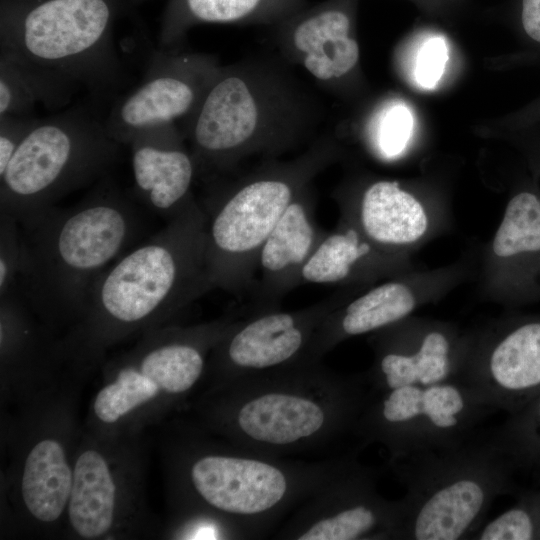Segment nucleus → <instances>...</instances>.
Returning <instances> with one entry per match:
<instances>
[{"label": "nucleus", "instance_id": "f8f14e48", "mask_svg": "<svg viewBox=\"0 0 540 540\" xmlns=\"http://www.w3.org/2000/svg\"><path fill=\"white\" fill-rule=\"evenodd\" d=\"M376 471L355 458L305 500L276 534L285 540H399V499L377 490Z\"/></svg>", "mask_w": 540, "mask_h": 540}, {"label": "nucleus", "instance_id": "f3484780", "mask_svg": "<svg viewBox=\"0 0 540 540\" xmlns=\"http://www.w3.org/2000/svg\"><path fill=\"white\" fill-rule=\"evenodd\" d=\"M481 261L480 289L489 301L515 308L540 300V193L534 187L509 199Z\"/></svg>", "mask_w": 540, "mask_h": 540}, {"label": "nucleus", "instance_id": "f704fd0d", "mask_svg": "<svg viewBox=\"0 0 540 540\" xmlns=\"http://www.w3.org/2000/svg\"><path fill=\"white\" fill-rule=\"evenodd\" d=\"M129 2L131 3H139V2H142V1H145V0H128Z\"/></svg>", "mask_w": 540, "mask_h": 540}, {"label": "nucleus", "instance_id": "423d86ee", "mask_svg": "<svg viewBox=\"0 0 540 540\" xmlns=\"http://www.w3.org/2000/svg\"><path fill=\"white\" fill-rule=\"evenodd\" d=\"M405 488L399 540L471 539L493 502L514 494L516 470L494 434L486 440L388 461Z\"/></svg>", "mask_w": 540, "mask_h": 540}, {"label": "nucleus", "instance_id": "4be33fe9", "mask_svg": "<svg viewBox=\"0 0 540 540\" xmlns=\"http://www.w3.org/2000/svg\"><path fill=\"white\" fill-rule=\"evenodd\" d=\"M414 269L411 255L385 250L339 218L305 264L303 283L366 289Z\"/></svg>", "mask_w": 540, "mask_h": 540}, {"label": "nucleus", "instance_id": "b1692460", "mask_svg": "<svg viewBox=\"0 0 540 540\" xmlns=\"http://www.w3.org/2000/svg\"><path fill=\"white\" fill-rule=\"evenodd\" d=\"M68 502L70 522L85 538H98L109 531L114 520L116 487L105 458L96 450L78 457Z\"/></svg>", "mask_w": 540, "mask_h": 540}, {"label": "nucleus", "instance_id": "39448f33", "mask_svg": "<svg viewBox=\"0 0 540 540\" xmlns=\"http://www.w3.org/2000/svg\"><path fill=\"white\" fill-rule=\"evenodd\" d=\"M322 134L294 158L265 159L236 179L211 180L203 203L205 258L213 288L239 294L254 286L260 250L290 203L338 157Z\"/></svg>", "mask_w": 540, "mask_h": 540}, {"label": "nucleus", "instance_id": "9b49d317", "mask_svg": "<svg viewBox=\"0 0 540 540\" xmlns=\"http://www.w3.org/2000/svg\"><path fill=\"white\" fill-rule=\"evenodd\" d=\"M468 335L454 381L478 401L509 415L540 393V314L503 317Z\"/></svg>", "mask_w": 540, "mask_h": 540}, {"label": "nucleus", "instance_id": "20e7f679", "mask_svg": "<svg viewBox=\"0 0 540 540\" xmlns=\"http://www.w3.org/2000/svg\"><path fill=\"white\" fill-rule=\"evenodd\" d=\"M205 222L195 200L100 275L84 314L94 337H115L174 314L214 289L206 266Z\"/></svg>", "mask_w": 540, "mask_h": 540}, {"label": "nucleus", "instance_id": "a211bd4d", "mask_svg": "<svg viewBox=\"0 0 540 540\" xmlns=\"http://www.w3.org/2000/svg\"><path fill=\"white\" fill-rule=\"evenodd\" d=\"M340 219L377 246L412 255L447 227L448 213L432 209L399 182L376 179L334 191Z\"/></svg>", "mask_w": 540, "mask_h": 540}, {"label": "nucleus", "instance_id": "2eb2a0df", "mask_svg": "<svg viewBox=\"0 0 540 540\" xmlns=\"http://www.w3.org/2000/svg\"><path fill=\"white\" fill-rule=\"evenodd\" d=\"M468 330L414 314L369 335V393L454 381L468 348Z\"/></svg>", "mask_w": 540, "mask_h": 540}, {"label": "nucleus", "instance_id": "6e6552de", "mask_svg": "<svg viewBox=\"0 0 540 540\" xmlns=\"http://www.w3.org/2000/svg\"><path fill=\"white\" fill-rule=\"evenodd\" d=\"M125 0H1L0 54L98 91L119 71L112 30Z\"/></svg>", "mask_w": 540, "mask_h": 540}, {"label": "nucleus", "instance_id": "c85d7f7f", "mask_svg": "<svg viewBox=\"0 0 540 540\" xmlns=\"http://www.w3.org/2000/svg\"><path fill=\"white\" fill-rule=\"evenodd\" d=\"M476 540H539L540 498L536 491L519 493L517 502L471 537Z\"/></svg>", "mask_w": 540, "mask_h": 540}, {"label": "nucleus", "instance_id": "393cba45", "mask_svg": "<svg viewBox=\"0 0 540 540\" xmlns=\"http://www.w3.org/2000/svg\"><path fill=\"white\" fill-rule=\"evenodd\" d=\"M73 476L58 441L38 442L27 455L21 482L23 501L30 514L42 522L57 520L69 502Z\"/></svg>", "mask_w": 540, "mask_h": 540}, {"label": "nucleus", "instance_id": "412c9836", "mask_svg": "<svg viewBox=\"0 0 540 540\" xmlns=\"http://www.w3.org/2000/svg\"><path fill=\"white\" fill-rule=\"evenodd\" d=\"M129 145L135 191L149 209L171 220L196 200L197 167L176 123L142 131Z\"/></svg>", "mask_w": 540, "mask_h": 540}, {"label": "nucleus", "instance_id": "f03ea898", "mask_svg": "<svg viewBox=\"0 0 540 540\" xmlns=\"http://www.w3.org/2000/svg\"><path fill=\"white\" fill-rule=\"evenodd\" d=\"M321 361L222 383L207 416L232 444L255 453L283 458L323 449L353 434L369 389L364 374L338 373Z\"/></svg>", "mask_w": 540, "mask_h": 540}, {"label": "nucleus", "instance_id": "c756f323", "mask_svg": "<svg viewBox=\"0 0 540 540\" xmlns=\"http://www.w3.org/2000/svg\"><path fill=\"white\" fill-rule=\"evenodd\" d=\"M414 127L411 110L402 102L385 104L369 126V143L382 159H395L407 148Z\"/></svg>", "mask_w": 540, "mask_h": 540}, {"label": "nucleus", "instance_id": "9d476101", "mask_svg": "<svg viewBox=\"0 0 540 540\" xmlns=\"http://www.w3.org/2000/svg\"><path fill=\"white\" fill-rule=\"evenodd\" d=\"M496 411L457 381L407 385L370 394L353 435L384 446L389 461L461 443Z\"/></svg>", "mask_w": 540, "mask_h": 540}, {"label": "nucleus", "instance_id": "473e14b6", "mask_svg": "<svg viewBox=\"0 0 540 540\" xmlns=\"http://www.w3.org/2000/svg\"><path fill=\"white\" fill-rule=\"evenodd\" d=\"M36 121L33 116H0V175Z\"/></svg>", "mask_w": 540, "mask_h": 540}, {"label": "nucleus", "instance_id": "cd10ccee", "mask_svg": "<svg viewBox=\"0 0 540 540\" xmlns=\"http://www.w3.org/2000/svg\"><path fill=\"white\" fill-rule=\"evenodd\" d=\"M516 470H540V393L494 432Z\"/></svg>", "mask_w": 540, "mask_h": 540}, {"label": "nucleus", "instance_id": "72a5a7b5", "mask_svg": "<svg viewBox=\"0 0 540 540\" xmlns=\"http://www.w3.org/2000/svg\"><path fill=\"white\" fill-rule=\"evenodd\" d=\"M520 24L528 39L540 45V0H521Z\"/></svg>", "mask_w": 540, "mask_h": 540}, {"label": "nucleus", "instance_id": "0eeeda50", "mask_svg": "<svg viewBox=\"0 0 540 540\" xmlns=\"http://www.w3.org/2000/svg\"><path fill=\"white\" fill-rule=\"evenodd\" d=\"M355 458L349 453L318 461L289 460L232 444L194 454L186 465V482L193 498L229 525L238 539H261Z\"/></svg>", "mask_w": 540, "mask_h": 540}, {"label": "nucleus", "instance_id": "7c9ffc66", "mask_svg": "<svg viewBox=\"0 0 540 540\" xmlns=\"http://www.w3.org/2000/svg\"><path fill=\"white\" fill-rule=\"evenodd\" d=\"M23 255L19 222L11 214L0 211V297L15 291Z\"/></svg>", "mask_w": 540, "mask_h": 540}, {"label": "nucleus", "instance_id": "bb28decb", "mask_svg": "<svg viewBox=\"0 0 540 540\" xmlns=\"http://www.w3.org/2000/svg\"><path fill=\"white\" fill-rule=\"evenodd\" d=\"M161 392L151 377L143 374L135 364H128L118 371L115 381L98 392L94 412L102 422L114 423Z\"/></svg>", "mask_w": 540, "mask_h": 540}, {"label": "nucleus", "instance_id": "2f4dec72", "mask_svg": "<svg viewBox=\"0 0 540 540\" xmlns=\"http://www.w3.org/2000/svg\"><path fill=\"white\" fill-rule=\"evenodd\" d=\"M448 60V46L444 38L433 36L420 46L414 66L416 83L425 89L434 88L441 79Z\"/></svg>", "mask_w": 540, "mask_h": 540}, {"label": "nucleus", "instance_id": "5701e85b", "mask_svg": "<svg viewBox=\"0 0 540 540\" xmlns=\"http://www.w3.org/2000/svg\"><path fill=\"white\" fill-rule=\"evenodd\" d=\"M303 6L304 0H168L160 43L177 48L190 28L203 23L278 24Z\"/></svg>", "mask_w": 540, "mask_h": 540}, {"label": "nucleus", "instance_id": "7ed1b4c3", "mask_svg": "<svg viewBox=\"0 0 540 540\" xmlns=\"http://www.w3.org/2000/svg\"><path fill=\"white\" fill-rule=\"evenodd\" d=\"M19 225L24 255L15 291L49 318L85 314L97 279L140 231L137 211L108 183L72 207H50Z\"/></svg>", "mask_w": 540, "mask_h": 540}, {"label": "nucleus", "instance_id": "a878e982", "mask_svg": "<svg viewBox=\"0 0 540 540\" xmlns=\"http://www.w3.org/2000/svg\"><path fill=\"white\" fill-rule=\"evenodd\" d=\"M75 84L60 74L0 54V116H33L37 103L62 107L69 102Z\"/></svg>", "mask_w": 540, "mask_h": 540}, {"label": "nucleus", "instance_id": "aec40b11", "mask_svg": "<svg viewBox=\"0 0 540 540\" xmlns=\"http://www.w3.org/2000/svg\"><path fill=\"white\" fill-rule=\"evenodd\" d=\"M315 209L316 196L310 184L298 193L265 240L248 316L278 309L281 300L302 284V270L326 233L316 221Z\"/></svg>", "mask_w": 540, "mask_h": 540}, {"label": "nucleus", "instance_id": "dca6fc26", "mask_svg": "<svg viewBox=\"0 0 540 540\" xmlns=\"http://www.w3.org/2000/svg\"><path fill=\"white\" fill-rule=\"evenodd\" d=\"M219 67L210 54L154 53L139 86L113 106L104 123L107 133L129 144L142 131L180 122L197 106Z\"/></svg>", "mask_w": 540, "mask_h": 540}, {"label": "nucleus", "instance_id": "ddd939ff", "mask_svg": "<svg viewBox=\"0 0 540 540\" xmlns=\"http://www.w3.org/2000/svg\"><path fill=\"white\" fill-rule=\"evenodd\" d=\"M363 290L342 287L304 308H278L236 320L213 348L221 384L307 361L314 334L328 314Z\"/></svg>", "mask_w": 540, "mask_h": 540}, {"label": "nucleus", "instance_id": "4468645a", "mask_svg": "<svg viewBox=\"0 0 540 540\" xmlns=\"http://www.w3.org/2000/svg\"><path fill=\"white\" fill-rule=\"evenodd\" d=\"M471 264L460 260L435 269H412L357 293L328 314L314 334L306 360L321 361L345 340L370 335L438 302L469 277Z\"/></svg>", "mask_w": 540, "mask_h": 540}, {"label": "nucleus", "instance_id": "6ab92c4d", "mask_svg": "<svg viewBox=\"0 0 540 540\" xmlns=\"http://www.w3.org/2000/svg\"><path fill=\"white\" fill-rule=\"evenodd\" d=\"M346 4L345 0H328L302 8L276 24L279 56L302 68L325 92H337L359 63V44Z\"/></svg>", "mask_w": 540, "mask_h": 540}, {"label": "nucleus", "instance_id": "f257e3e1", "mask_svg": "<svg viewBox=\"0 0 540 540\" xmlns=\"http://www.w3.org/2000/svg\"><path fill=\"white\" fill-rule=\"evenodd\" d=\"M292 67L257 55L218 68L180 121L198 176L211 181L252 156L276 158L320 136L324 103Z\"/></svg>", "mask_w": 540, "mask_h": 540}, {"label": "nucleus", "instance_id": "1a4fd4ad", "mask_svg": "<svg viewBox=\"0 0 540 540\" xmlns=\"http://www.w3.org/2000/svg\"><path fill=\"white\" fill-rule=\"evenodd\" d=\"M119 143L104 123L72 109L37 119L0 175V211L19 223L101 176Z\"/></svg>", "mask_w": 540, "mask_h": 540}]
</instances>
